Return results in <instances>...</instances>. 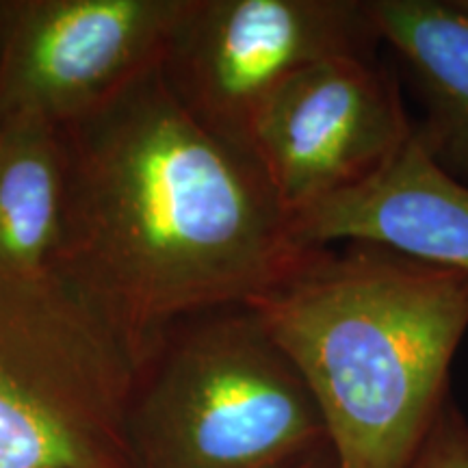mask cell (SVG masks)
I'll list each match as a JSON object with an SVG mask.
<instances>
[{
	"instance_id": "obj_1",
	"label": "cell",
	"mask_w": 468,
	"mask_h": 468,
	"mask_svg": "<svg viewBox=\"0 0 468 468\" xmlns=\"http://www.w3.org/2000/svg\"><path fill=\"white\" fill-rule=\"evenodd\" d=\"M61 134L68 172L52 271L134 365L174 321L248 303L308 250L259 161L197 124L161 63Z\"/></svg>"
},
{
	"instance_id": "obj_2",
	"label": "cell",
	"mask_w": 468,
	"mask_h": 468,
	"mask_svg": "<svg viewBox=\"0 0 468 468\" xmlns=\"http://www.w3.org/2000/svg\"><path fill=\"white\" fill-rule=\"evenodd\" d=\"M248 306L313 395L338 468H410L449 401L468 273L321 245Z\"/></svg>"
},
{
	"instance_id": "obj_3",
	"label": "cell",
	"mask_w": 468,
	"mask_h": 468,
	"mask_svg": "<svg viewBox=\"0 0 468 468\" xmlns=\"http://www.w3.org/2000/svg\"><path fill=\"white\" fill-rule=\"evenodd\" d=\"M324 442L317 403L248 303L174 321L137 365L128 468H278Z\"/></svg>"
},
{
	"instance_id": "obj_4",
	"label": "cell",
	"mask_w": 468,
	"mask_h": 468,
	"mask_svg": "<svg viewBox=\"0 0 468 468\" xmlns=\"http://www.w3.org/2000/svg\"><path fill=\"white\" fill-rule=\"evenodd\" d=\"M134 365L55 271L0 269V468H128Z\"/></svg>"
},
{
	"instance_id": "obj_5",
	"label": "cell",
	"mask_w": 468,
	"mask_h": 468,
	"mask_svg": "<svg viewBox=\"0 0 468 468\" xmlns=\"http://www.w3.org/2000/svg\"><path fill=\"white\" fill-rule=\"evenodd\" d=\"M378 44L371 0H186L161 74L197 124L251 154L292 76L330 57L376 55Z\"/></svg>"
},
{
	"instance_id": "obj_6",
	"label": "cell",
	"mask_w": 468,
	"mask_h": 468,
	"mask_svg": "<svg viewBox=\"0 0 468 468\" xmlns=\"http://www.w3.org/2000/svg\"><path fill=\"white\" fill-rule=\"evenodd\" d=\"M186 0H0V122L63 128L161 63Z\"/></svg>"
},
{
	"instance_id": "obj_7",
	"label": "cell",
	"mask_w": 468,
	"mask_h": 468,
	"mask_svg": "<svg viewBox=\"0 0 468 468\" xmlns=\"http://www.w3.org/2000/svg\"><path fill=\"white\" fill-rule=\"evenodd\" d=\"M399 85L378 55L313 63L269 102L251 154L289 219L365 183L410 142Z\"/></svg>"
},
{
	"instance_id": "obj_8",
	"label": "cell",
	"mask_w": 468,
	"mask_h": 468,
	"mask_svg": "<svg viewBox=\"0 0 468 468\" xmlns=\"http://www.w3.org/2000/svg\"><path fill=\"white\" fill-rule=\"evenodd\" d=\"M302 248L371 243L468 273V183L438 163L417 133L365 183L291 219Z\"/></svg>"
},
{
	"instance_id": "obj_9",
	"label": "cell",
	"mask_w": 468,
	"mask_h": 468,
	"mask_svg": "<svg viewBox=\"0 0 468 468\" xmlns=\"http://www.w3.org/2000/svg\"><path fill=\"white\" fill-rule=\"evenodd\" d=\"M382 44L423 104L414 133L468 183V0H371Z\"/></svg>"
},
{
	"instance_id": "obj_10",
	"label": "cell",
	"mask_w": 468,
	"mask_h": 468,
	"mask_svg": "<svg viewBox=\"0 0 468 468\" xmlns=\"http://www.w3.org/2000/svg\"><path fill=\"white\" fill-rule=\"evenodd\" d=\"M66 172L61 128L39 120L0 122V269L50 271Z\"/></svg>"
},
{
	"instance_id": "obj_11",
	"label": "cell",
	"mask_w": 468,
	"mask_h": 468,
	"mask_svg": "<svg viewBox=\"0 0 468 468\" xmlns=\"http://www.w3.org/2000/svg\"><path fill=\"white\" fill-rule=\"evenodd\" d=\"M410 468H468V425L452 401L442 406Z\"/></svg>"
},
{
	"instance_id": "obj_12",
	"label": "cell",
	"mask_w": 468,
	"mask_h": 468,
	"mask_svg": "<svg viewBox=\"0 0 468 468\" xmlns=\"http://www.w3.org/2000/svg\"><path fill=\"white\" fill-rule=\"evenodd\" d=\"M278 468H338V462L330 442H324L319 447L308 449L306 453L297 455V458L284 462Z\"/></svg>"
}]
</instances>
